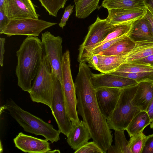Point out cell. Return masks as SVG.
<instances>
[{
    "label": "cell",
    "mask_w": 153,
    "mask_h": 153,
    "mask_svg": "<svg viewBox=\"0 0 153 153\" xmlns=\"http://www.w3.org/2000/svg\"><path fill=\"white\" fill-rule=\"evenodd\" d=\"M91 72L85 62H80L74 82L77 97V111L89 130L93 141L106 153L113 141L107 119L99 107L96 90L91 80Z\"/></svg>",
    "instance_id": "cell-1"
},
{
    "label": "cell",
    "mask_w": 153,
    "mask_h": 153,
    "mask_svg": "<svg viewBox=\"0 0 153 153\" xmlns=\"http://www.w3.org/2000/svg\"><path fill=\"white\" fill-rule=\"evenodd\" d=\"M45 53L41 40L33 36H27L16 51V74L18 85L23 91L29 93L30 91L32 82L39 71Z\"/></svg>",
    "instance_id": "cell-2"
},
{
    "label": "cell",
    "mask_w": 153,
    "mask_h": 153,
    "mask_svg": "<svg viewBox=\"0 0 153 153\" xmlns=\"http://www.w3.org/2000/svg\"><path fill=\"white\" fill-rule=\"evenodd\" d=\"M3 107L26 132L42 136L51 143L60 139L61 132L59 130H56L51 124L24 110L11 99L7 100Z\"/></svg>",
    "instance_id": "cell-3"
},
{
    "label": "cell",
    "mask_w": 153,
    "mask_h": 153,
    "mask_svg": "<svg viewBox=\"0 0 153 153\" xmlns=\"http://www.w3.org/2000/svg\"><path fill=\"white\" fill-rule=\"evenodd\" d=\"M137 85L121 89L116 106L106 120L110 129L125 130L132 119L141 111L133 102Z\"/></svg>",
    "instance_id": "cell-4"
},
{
    "label": "cell",
    "mask_w": 153,
    "mask_h": 153,
    "mask_svg": "<svg viewBox=\"0 0 153 153\" xmlns=\"http://www.w3.org/2000/svg\"><path fill=\"white\" fill-rule=\"evenodd\" d=\"M52 70L45 53L39 71L29 92L31 100L52 107L53 81Z\"/></svg>",
    "instance_id": "cell-5"
},
{
    "label": "cell",
    "mask_w": 153,
    "mask_h": 153,
    "mask_svg": "<svg viewBox=\"0 0 153 153\" xmlns=\"http://www.w3.org/2000/svg\"><path fill=\"white\" fill-rule=\"evenodd\" d=\"M63 94L67 114L71 123L80 120L77 111V97L75 86L72 77L70 52L67 50L63 54L62 63Z\"/></svg>",
    "instance_id": "cell-6"
},
{
    "label": "cell",
    "mask_w": 153,
    "mask_h": 153,
    "mask_svg": "<svg viewBox=\"0 0 153 153\" xmlns=\"http://www.w3.org/2000/svg\"><path fill=\"white\" fill-rule=\"evenodd\" d=\"M118 25L109 22L106 19H101L98 16L95 22L89 26L88 33L79 47L78 62H86L91 51L113 31Z\"/></svg>",
    "instance_id": "cell-7"
},
{
    "label": "cell",
    "mask_w": 153,
    "mask_h": 153,
    "mask_svg": "<svg viewBox=\"0 0 153 153\" xmlns=\"http://www.w3.org/2000/svg\"><path fill=\"white\" fill-rule=\"evenodd\" d=\"M56 24L38 19H11L2 34L8 37L16 35L38 36L43 30Z\"/></svg>",
    "instance_id": "cell-8"
},
{
    "label": "cell",
    "mask_w": 153,
    "mask_h": 153,
    "mask_svg": "<svg viewBox=\"0 0 153 153\" xmlns=\"http://www.w3.org/2000/svg\"><path fill=\"white\" fill-rule=\"evenodd\" d=\"M41 41L52 71L61 84L63 55L62 38L60 36H55L50 32L46 31L42 33Z\"/></svg>",
    "instance_id": "cell-9"
},
{
    "label": "cell",
    "mask_w": 153,
    "mask_h": 153,
    "mask_svg": "<svg viewBox=\"0 0 153 153\" xmlns=\"http://www.w3.org/2000/svg\"><path fill=\"white\" fill-rule=\"evenodd\" d=\"M52 77L53 94L51 109L58 130L67 137L70 132L72 123L67 114L61 83L53 72Z\"/></svg>",
    "instance_id": "cell-10"
},
{
    "label": "cell",
    "mask_w": 153,
    "mask_h": 153,
    "mask_svg": "<svg viewBox=\"0 0 153 153\" xmlns=\"http://www.w3.org/2000/svg\"><path fill=\"white\" fill-rule=\"evenodd\" d=\"M5 14L10 19H38L31 0H6Z\"/></svg>",
    "instance_id": "cell-11"
},
{
    "label": "cell",
    "mask_w": 153,
    "mask_h": 153,
    "mask_svg": "<svg viewBox=\"0 0 153 153\" xmlns=\"http://www.w3.org/2000/svg\"><path fill=\"white\" fill-rule=\"evenodd\" d=\"M13 140L15 146L25 152L45 153L51 150L50 143L46 139H40L22 132Z\"/></svg>",
    "instance_id": "cell-12"
},
{
    "label": "cell",
    "mask_w": 153,
    "mask_h": 153,
    "mask_svg": "<svg viewBox=\"0 0 153 153\" xmlns=\"http://www.w3.org/2000/svg\"><path fill=\"white\" fill-rule=\"evenodd\" d=\"M96 90V99L99 107L103 115L107 119L116 106L121 89L101 87Z\"/></svg>",
    "instance_id": "cell-13"
},
{
    "label": "cell",
    "mask_w": 153,
    "mask_h": 153,
    "mask_svg": "<svg viewBox=\"0 0 153 153\" xmlns=\"http://www.w3.org/2000/svg\"><path fill=\"white\" fill-rule=\"evenodd\" d=\"M91 80L95 89L101 87L122 89L137 85L134 80L109 73H101L91 75Z\"/></svg>",
    "instance_id": "cell-14"
},
{
    "label": "cell",
    "mask_w": 153,
    "mask_h": 153,
    "mask_svg": "<svg viewBox=\"0 0 153 153\" xmlns=\"http://www.w3.org/2000/svg\"><path fill=\"white\" fill-rule=\"evenodd\" d=\"M106 18L109 22L114 24L134 23L144 16L146 8H130L114 9L108 10Z\"/></svg>",
    "instance_id": "cell-15"
},
{
    "label": "cell",
    "mask_w": 153,
    "mask_h": 153,
    "mask_svg": "<svg viewBox=\"0 0 153 153\" xmlns=\"http://www.w3.org/2000/svg\"><path fill=\"white\" fill-rule=\"evenodd\" d=\"M67 142L73 150H76L87 143L92 138L88 126L83 120L72 123Z\"/></svg>",
    "instance_id": "cell-16"
},
{
    "label": "cell",
    "mask_w": 153,
    "mask_h": 153,
    "mask_svg": "<svg viewBox=\"0 0 153 153\" xmlns=\"http://www.w3.org/2000/svg\"><path fill=\"white\" fill-rule=\"evenodd\" d=\"M137 85L133 102L141 111H146L153 98V82H143L138 83Z\"/></svg>",
    "instance_id": "cell-17"
},
{
    "label": "cell",
    "mask_w": 153,
    "mask_h": 153,
    "mask_svg": "<svg viewBox=\"0 0 153 153\" xmlns=\"http://www.w3.org/2000/svg\"><path fill=\"white\" fill-rule=\"evenodd\" d=\"M128 36L135 42L144 41L153 42L151 25L144 16L133 23Z\"/></svg>",
    "instance_id": "cell-18"
},
{
    "label": "cell",
    "mask_w": 153,
    "mask_h": 153,
    "mask_svg": "<svg viewBox=\"0 0 153 153\" xmlns=\"http://www.w3.org/2000/svg\"><path fill=\"white\" fill-rule=\"evenodd\" d=\"M99 60L98 71L109 73L116 71L126 61L127 55L105 56L97 54Z\"/></svg>",
    "instance_id": "cell-19"
},
{
    "label": "cell",
    "mask_w": 153,
    "mask_h": 153,
    "mask_svg": "<svg viewBox=\"0 0 153 153\" xmlns=\"http://www.w3.org/2000/svg\"><path fill=\"white\" fill-rule=\"evenodd\" d=\"M135 44L128 35L98 54L105 56L127 55L134 48Z\"/></svg>",
    "instance_id": "cell-20"
},
{
    "label": "cell",
    "mask_w": 153,
    "mask_h": 153,
    "mask_svg": "<svg viewBox=\"0 0 153 153\" xmlns=\"http://www.w3.org/2000/svg\"><path fill=\"white\" fill-rule=\"evenodd\" d=\"M151 120L146 111H141L131 120L126 130L130 137L143 132Z\"/></svg>",
    "instance_id": "cell-21"
},
{
    "label": "cell",
    "mask_w": 153,
    "mask_h": 153,
    "mask_svg": "<svg viewBox=\"0 0 153 153\" xmlns=\"http://www.w3.org/2000/svg\"><path fill=\"white\" fill-rule=\"evenodd\" d=\"M135 43L134 48L127 55L126 62L135 61L153 54V42L144 41Z\"/></svg>",
    "instance_id": "cell-22"
},
{
    "label": "cell",
    "mask_w": 153,
    "mask_h": 153,
    "mask_svg": "<svg viewBox=\"0 0 153 153\" xmlns=\"http://www.w3.org/2000/svg\"><path fill=\"white\" fill-rule=\"evenodd\" d=\"M146 4V0H103L101 6L108 10L130 8H145Z\"/></svg>",
    "instance_id": "cell-23"
},
{
    "label": "cell",
    "mask_w": 153,
    "mask_h": 153,
    "mask_svg": "<svg viewBox=\"0 0 153 153\" xmlns=\"http://www.w3.org/2000/svg\"><path fill=\"white\" fill-rule=\"evenodd\" d=\"M100 0H74L75 6V15L79 19L88 17L95 10L100 8Z\"/></svg>",
    "instance_id": "cell-24"
},
{
    "label": "cell",
    "mask_w": 153,
    "mask_h": 153,
    "mask_svg": "<svg viewBox=\"0 0 153 153\" xmlns=\"http://www.w3.org/2000/svg\"><path fill=\"white\" fill-rule=\"evenodd\" d=\"M114 132V144L108 149V153H131L128 141L126 138L124 130H115Z\"/></svg>",
    "instance_id": "cell-25"
},
{
    "label": "cell",
    "mask_w": 153,
    "mask_h": 153,
    "mask_svg": "<svg viewBox=\"0 0 153 153\" xmlns=\"http://www.w3.org/2000/svg\"><path fill=\"white\" fill-rule=\"evenodd\" d=\"M115 71L131 73L153 72V66L134 62H126Z\"/></svg>",
    "instance_id": "cell-26"
},
{
    "label": "cell",
    "mask_w": 153,
    "mask_h": 153,
    "mask_svg": "<svg viewBox=\"0 0 153 153\" xmlns=\"http://www.w3.org/2000/svg\"><path fill=\"white\" fill-rule=\"evenodd\" d=\"M133 23H126L118 24L115 29L109 33L102 42L97 44L94 48L107 42L129 34Z\"/></svg>",
    "instance_id": "cell-27"
},
{
    "label": "cell",
    "mask_w": 153,
    "mask_h": 153,
    "mask_svg": "<svg viewBox=\"0 0 153 153\" xmlns=\"http://www.w3.org/2000/svg\"><path fill=\"white\" fill-rule=\"evenodd\" d=\"M109 73L133 79L138 83L144 81L153 82V72L131 73L114 71Z\"/></svg>",
    "instance_id": "cell-28"
},
{
    "label": "cell",
    "mask_w": 153,
    "mask_h": 153,
    "mask_svg": "<svg viewBox=\"0 0 153 153\" xmlns=\"http://www.w3.org/2000/svg\"><path fill=\"white\" fill-rule=\"evenodd\" d=\"M68 0H39L50 15L56 17L59 10L64 8Z\"/></svg>",
    "instance_id": "cell-29"
},
{
    "label": "cell",
    "mask_w": 153,
    "mask_h": 153,
    "mask_svg": "<svg viewBox=\"0 0 153 153\" xmlns=\"http://www.w3.org/2000/svg\"><path fill=\"white\" fill-rule=\"evenodd\" d=\"M146 136L143 132L130 137L129 146L131 153H141Z\"/></svg>",
    "instance_id": "cell-30"
},
{
    "label": "cell",
    "mask_w": 153,
    "mask_h": 153,
    "mask_svg": "<svg viewBox=\"0 0 153 153\" xmlns=\"http://www.w3.org/2000/svg\"><path fill=\"white\" fill-rule=\"evenodd\" d=\"M74 153H104L95 142H88L78 149Z\"/></svg>",
    "instance_id": "cell-31"
},
{
    "label": "cell",
    "mask_w": 153,
    "mask_h": 153,
    "mask_svg": "<svg viewBox=\"0 0 153 153\" xmlns=\"http://www.w3.org/2000/svg\"><path fill=\"white\" fill-rule=\"evenodd\" d=\"M74 7V5L69 4L65 8L60 22L59 24V25L60 27L63 29L66 25L70 16L73 12Z\"/></svg>",
    "instance_id": "cell-32"
},
{
    "label": "cell",
    "mask_w": 153,
    "mask_h": 153,
    "mask_svg": "<svg viewBox=\"0 0 153 153\" xmlns=\"http://www.w3.org/2000/svg\"><path fill=\"white\" fill-rule=\"evenodd\" d=\"M141 153H153V134L146 136Z\"/></svg>",
    "instance_id": "cell-33"
},
{
    "label": "cell",
    "mask_w": 153,
    "mask_h": 153,
    "mask_svg": "<svg viewBox=\"0 0 153 153\" xmlns=\"http://www.w3.org/2000/svg\"><path fill=\"white\" fill-rule=\"evenodd\" d=\"M10 19L5 15L4 12L0 10V33L2 34L6 27L8 24Z\"/></svg>",
    "instance_id": "cell-34"
},
{
    "label": "cell",
    "mask_w": 153,
    "mask_h": 153,
    "mask_svg": "<svg viewBox=\"0 0 153 153\" xmlns=\"http://www.w3.org/2000/svg\"><path fill=\"white\" fill-rule=\"evenodd\" d=\"M146 8V11L144 17L149 21L150 23L153 33V9L147 2Z\"/></svg>",
    "instance_id": "cell-35"
},
{
    "label": "cell",
    "mask_w": 153,
    "mask_h": 153,
    "mask_svg": "<svg viewBox=\"0 0 153 153\" xmlns=\"http://www.w3.org/2000/svg\"><path fill=\"white\" fill-rule=\"evenodd\" d=\"M89 66L94 69L98 70L99 65V60L97 54H92L87 61Z\"/></svg>",
    "instance_id": "cell-36"
},
{
    "label": "cell",
    "mask_w": 153,
    "mask_h": 153,
    "mask_svg": "<svg viewBox=\"0 0 153 153\" xmlns=\"http://www.w3.org/2000/svg\"><path fill=\"white\" fill-rule=\"evenodd\" d=\"M5 42V39L0 38V65L1 67L3 65L4 54L5 52L4 44Z\"/></svg>",
    "instance_id": "cell-37"
},
{
    "label": "cell",
    "mask_w": 153,
    "mask_h": 153,
    "mask_svg": "<svg viewBox=\"0 0 153 153\" xmlns=\"http://www.w3.org/2000/svg\"><path fill=\"white\" fill-rule=\"evenodd\" d=\"M131 62L149 64L153 66V54L145 58Z\"/></svg>",
    "instance_id": "cell-38"
},
{
    "label": "cell",
    "mask_w": 153,
    "mask_h": 153,
    "mask_svg": "<svg viewBox=\"0 0 153 153\" xmlns=\"http://www.w3.org/2000/svg\"><path fill=\"white\" fill-rule=\"evenodd\" d=\"M146 112L152 122L153 120V98L148 106Z\"/></svg>",
    "instance_id": "cell-39"
},
{
    "label": "cell",
    "mask_w": 153,
    "mask_h": 153,
    "mask_svg": "<svg viewBox=\"0 0 153 153\" xmlns=\"http://www.w3.org/2000/svg\"><path fill=\"white\" fill-rule=\"evenodd\" d=\"M6 0H0V10L3 11L5 14L6 11Z\"/></svg>",
    "instance_id": "cell-40"
},
{
    "label": "cell",
    "mask_w": 153,
    "mask_h": 153,
    "mask_svg": "<svg viewBox=\"0 0 153 153\" xmlns=\"http://www.w3.org/2000/svg\"><path fill=\"white\" fill-rule=\"evenodd\" d=\"M146 2L148 3L153 9V0H146Z\"/></svg>",
    "instance_id": "cell-41"
},
{
    "label": "cell",
    "mask_w": 153,
    "mask_h": 153,
    "mask_svg": "<svg viewBox=\"0 0 153 153\" xmlns=\"http://www.w3.org/2000/svg\"><path fill=\"white\" fill-rule=\"evenodd\" d=\"M55 152H58V153H60V151L58 149H55L53 151H50L48 153H54Z\"/></svg>",
    "instance_id": "cell-42"
},
{
    "label": "cell",
    "mask_w": 153,
    "mask_h": 153,
    "mask_svg": "<svg viewBox=\"0 0 153 153\" xmlns=\"http://www.w3.org/2000/svg\"><path fill=\"white\" fill-rule=\"evenodd\" d=\"M150 125V128L153 129V120L152 121Z\"/></svg>",
    "instance_id": "cell-43"
}]
</instances>
